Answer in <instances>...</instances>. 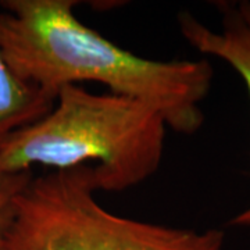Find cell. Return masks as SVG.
Returning <instances> with one entry per match:
<instances>
[{"label":"cell","mask_w":250,"mask_h":250,"mask_svg":"<svg viewBox=\"0 0 250 250\" xmlns=\"http://www.w3.org/2000/svg\"><path fill=\"white\" fill-rule=\"evenodd\" d=\"M0 49L13 71L56 98L67 85L98 82L153 107L168 128L192 135L205 123L213 67L207 60H152L81 22L75 0H4Z\"/></svg>","instance_id":"obj_1"},{"label":"cell","mask_w":250,"mask_h":250,"mask_svg":"<svg viewBox=\"0 0 250 250\" xmlns=\"http://www.w3.org/2000/svg\"><path fill=\"white\" fill-rule=\"evenodd\" d=\"M167 124L141 100L67 85L53 108L0 146L1 172L93 167L99 190L138 187L159 170Z\"/></svg>","instance_id":"obj_2"},{"label":"cell","mask_w":250,"mask_h":250,"mask_svg":"<svg viewBox=\"0 0 250 250\" xmlns=\"http://www.w3.org/2000/svg\"><path fill=\"white\" fill-rule=\"evenodd\" d=\"M93 167L32 177L17 200L7 250H225L220 229L145 223L113 214L96 199Z\"/></svg>","instance_id":"obj_3"},{"label":"cell","mask_w":250,"mask_h":250,"mask_svg":"<svg viewBox=\"0 0 250 250\" xmlns=\"http://www.w3.org/2000/svg\"><path fill=\"white\" fill-rule=\"evenodd\" d=\"M214 4L220 14L217 29L181 11L177 17L179 32L199 53L227 62L241 77L250 99V0H221ZM229 224L250 228V205Z\"/></svg>","instance_id":"obj_4"},{"label":"cell","mask_w":250,"mask_h":250,"mask_svg":"<svg viewBox=\"0 0 250 250\" xmlns=\"http://www.w3.org/2000/svg\"><path fill=\"white\" fill-rule=\"evenodd\" d=\"M56 98L18 77L0 49V146L13 134L45 117Z\"/></svg>","instance_id":"obj_5"},{"label":"cell","mask_w":250,"mask_h":250,"mask_svg":"<svg viewBox=\"0 0 250 250\" xmlns=\"http://www.w3.org/2000/svg\"><path fill=\"white\" fill-rule=\"evenodd\" d=\"M32 177V171L18 174L0 171V250H7L6 239L14 220L18 197Z\"/></svg>","instance_id":"obj_6"}]
</instances>
